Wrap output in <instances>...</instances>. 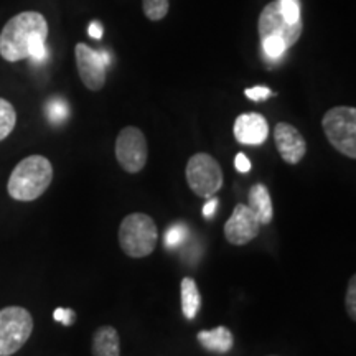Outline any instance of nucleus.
<instances>
[{"label":"nucleus","mask_w":356,"mask_h":356,"mask_svg":"<svg viewBox=\"0 0 356 356\" xmlns=\"http://www.w3.org/2000/svg\"><path fill=\"white\" fill-rule=\"evenodd\" d=\"M48 24L40 12L17 13L0 32V56L15 61L30 58L33 63H43L47 50Z\"/></svg>","instance_id":"f257e3e1"},{"label":"nucleus","mask_w":356,"mask_h":356,"mask_svg":"<svg viewBox=\"0 0 356 356\" xmlns=\"http://www.w3.org/2000/svg\"><path fill=\"white\" fill-rule=\"evenodd\" d=\"M51 180L53 167L50 160L43 155H30L13 168L7 191L17 202H33L48 190Z\"/></svg>","instance_id":"f03ea898"},{"label":"nucleus","mask_w":356,"mask_h":356,"mask_svg":"<svg viewBox=\"0 0 356 356\" xmlns=\"http://www.w3.org/2000/svg\"><path fill=\"white\" fill-rule=\"evenodd\" d=\"M159 231L155 221L145 213H132L119 226V244L129 257L140 259L152 254L157 246Z\"/></svg>","instance_id":"7ed1b4c3"},{"label":"nucleus","mask_w":356,"mask_h":356,"mask_svg":"<svg viewBox=\"0 0 356 356\" xmlns=\"http://www.w3.org/2000/svg\"><path fill=\"white\" fill-rule=\"evenodd\" d=\"M322 127L333 149L348 159H356V109L337 106L327 111Z\"/></svg>","instance_id":"20e7f679"},{"label":"nucleus","mask_w":356,"mask_h":356,"mask_svg":"<svg viewBox=\"0 0 356 356\" xmlns=\"http://www.w3.org/2000/svg\"><path fill=\"white\" fill-rule=\"evenodd\" d=\"M33 332V317L24 307L0 310V356H12L29 341Z\"/></svg>","instance_id":"39448f33"},{"label":"nucleus","mask_w":356,"mask_h":356,"mask_svg":"<svg viewBox=\"0 0 356 356\" xmlns=\"http://www.w3.org/2000/svg\"><path fill=\"white\" fill-rule=\"evenodd\" d=\"M186 181L197 197L211 198L222 186L220 163L208 154H195L186 163Z\"/></svg>","instance_id":"423d86ee"},{"label":"nucleus","mask_w":356,"mask_h":356,"mask_svg":"<svg viewBox=\"0 0 356 356\" xmlns=\"http://www.w3.org/2000/svg\"><path fill=\"white\" fill-rule=\"evenodd\" d=\"M115 159L127 173H139L149 159V145L144 132L137 127H124L115 139Z\"/></svg>","instance_id":"0eeeda50"},{"label":"nucleus","mask_w":356,"mask_h":356,"mask_svg":"<svg viewBox=\"0 0 356 356\" xmlns=\"http://www.w3.org/2000/svg\"><path fill=\"white\" fill-rule=\"evenodd\" d=\"M302 35V20L297 24H289L280 12L279 0L267 3L259 15V37L261 40L277 38L291 48L299 42Z\"/></svg>","instance_id":"6e6552de"},{"label":"nucleus","mask_w":356,"mask_h":356,"mask_svg":"<svg viewBox=\"0 0 356 356\" xmlns=\"http://www.w3.org/2000/svg\"><path fill=\"white\" fill-rule=\"evenodd\" d=\"M79 78L84 86L91 91H99L106 83V66L111 63V58L106 51H96L88 44L78 43L74 48Z\"/></svg>","instance_id":"1a4fd4ad"},{"label":"nucleus","mask_w":356,"mask_h":356,"mask_svg":"<svg viewBox=\"0 0 356 356\" xmlns=\"http://www.w3.org/2000/svg\"><path fill=\"white\" fill-rule=\"evenodd\" d=\"M259 226L261 222L251 208L244 203H238L225 225V238L233 246H244L257 238Z\"/></svg>","instance_id":"9d476101"},{"label":"nucleus","mask_w":356,"mask_h":356,"mask_svg":"<svg viewBox=\"0 0 356 356\" xmlns=\"http://www.w3.org/2000/svg\"><path fill=\"white\" fill-rule=\"evenodd\" d=\"M274 140L284 162L297 165L307 154V142L296 127L287 122H279L274 127Z\"/></svg>","instance_id":"9b49d317"},{"label":"nucleus","mask_w":356,"mask_h":356,"mask_svg":"<svg viewBox=\"0 0 356 356\" xmlns=\"http://www.w3.org/2000/svg\"><path fill=\"white\" fill-rule=\"evenodd\" d=\"M269 136L264 115L257 113L241 114L234 122V137L243 145H261Z\"/></svg>","instance_id":"f8f14e48"},{"label":"nucleus","mask_w":356,"mask_h":356,"mask_svg":"<svg viewBox=\"0 0 356 356\" xmlns=\"http://www.w3.org/2000/svg\"><path fill=\"white\" fill-rule=\"evenodd\" d=\"M249 203L248 207L251 208L252 213L257 216L261 225H269L274 218V207L273 200H270L269 190L266 188V185L256 184L252 185V188L249 190Z\"/></svg>","instance_id":"ddd939ff"},{"label":"nucleus","mask_w":356,"mask_h":356,"mask_svg":"<svg viewBox=\"0 0 356 356\" xmlns=\"http://www.w3.org/2000/svg\"><path fill=\"white\" fill-rule=\"evenodd\" d=\"M92 356H121V338L114 327L97 328L92 337Z\"/></svg>","instance_id":"4468645a"},{"label":"nucleus","mask_w":356,"mask_h":356,"mask_svg":"<svg viewBox=\"0 0 356 356\" xmlns=\"http://www.w3.org/2000/svg\"><path fill=\"white\" fill-rule=\"evenodd\" d=\"M198 341L204 350L215 351V353H228L233 348L234 338L229 328L216 327L213 330H203L198 333Z\"/></svg>","instance_id":"2eb2a0df"},{"label":"nucleus","mask_w":356,"mask_h":356,"mask_svg":"<svg viewBox=\"0 0 356 356\" xmlns=\"http://www.w3.org/2000/svg\"><path fill=\"white\" fill-rule=\"evenodd\" d=\"M180 297H181V312H184L186 320H193L197 317L200 307H202V296H200L198 286L195 279L185 277L180 284Z\"/></svg>","instance_id":"dca6fc26"},{"label":"nucleus","mask_w":356,"mask_h":356,"mask_svg":"<svg viewBox=\"0 0 356 356\" xmlns=\"http://www.w3.org/2000/svg\"><path fill=\"white\" fill-rule=\"evenodd\" d=\"M17 124V113L13 106L3 97H0V142L10 136Z\"/></svg>","instance_id":"f3484780"},{"label":"nucleus","mask_w":356,"mask_h":356,"mask_svg":"<svg viewBox=\"0 0 356 356\" xmlns=\"http://www.w3.org/2000/svg\"><path fill=\"white\" fill-rule=\"evenodd\" d=\"M44 113H47L50 122L60 124L68 119L70 108L68 104H66V101L61 99V97H53V99L47 102V109H44Z\"/></svg>","instance_id":"a211bd4d"},{"label":"nucleus","mask_w":356,"mask_h":356,"mask_svg":"<svg viewBox=\"0 0 356 356\" xmlns=\"http://www.w3.org/2000/svg\"><path fill=\"white\" fill-rule=\"evenodd\" d=\"M142 7L149 20H162L168 13V0H144Z\"/></svg>","instance_id":"6ab92c4d"},{"label":"nucleus","mask_w":356,"mask_h":356,"mask_svg":"<svg viewBox=\"0 0 356 356\" xmlns=\"http://www.w3.org/2000/svg\"><path fill=\"white\" fill-rule=\"evenodd\" d=\"M186 236H188V229L181 225H173L167 229L165 236H163V244L167 249H175L185 241Z\"/></svg>","instance_id":"aec40b11"},{"label":"nucleus","mask_w":356,"mask_h":356,"mask_svg":"<svg viewBox=\"0 0 356 356\" xmlns=\"http://www.w3.org/2000/svg\"><path fill=\"white\" fill-rule=\"evenodd\" d=\"M279 6L284 19H286L289 24H297V22H300L299 0H279Z\"/></svg>","instance_id":"412c9836"},{"label":"nucleus","mask_w":356,"mask_h":356,"mask_svg":"<svg viewBox=\"0 0 356 356\" xmlns=\"http://www.w3.org/2000/svg\"><path fill=\"white\" fill-rule=\"evenodd\" d=\"M345 305H346V314L351 320H356V277L351 275L350 282H348V291H346V299H345Z\"/></svg>","instance_id":"4be33fe9"},{"label":"nucleus","mask_w":356,"mask_h":356,"mask_svg":"<svg viewBox=\"0 0 356 356\" xmlns=\"http://www.w3.org/2000/svg\"><path fill=\"white\" fill-rule=\"evenodd\" d=\"M53 318H55L56 322H60L61 325H65V327H71V325L74 323V320H76V314L71 309L58 307V309L53 312Z\"/></svg>","instance_id":"5701e85b"},{"label":"nucleus","mask_w":356,"mask_h":356,"mask_svg":"<svg viewBox=\"0 0 356 356\" xmlns=\"http://www.w3.org/2000/svg\"><path fill=\"white\" fill-rule=\"evenodd\" d=\"M244 95L252 101H264L273 95V92H270V89L266 86H256V88H248L246 91H244Z\"/></svg>","instance_id":"b1692460"},{"label":"nucleus","mask_w":356,"mask_h":356,"mask_svg":"<svg viewBox=\"0 0 356 356\" xmlns=\"http://www.w3.org/2000/svg\"><path fill=\"white\" fill-rule=\"evenodd\" d=\"M234 167H236V170H238V172L248 173L249 170H251V162H249V159L241 152V154L236 155V159H234Z\"/></svg>","instance_id":"393cba45"},{"label":"nucleus","mask_w":356,"mask_h":356,"mask_svg":"<svg viewBox=\"0 0 356 356\" xmlns=\"http://www.w3.org/2000/svg\"><path fill=\"white\" fill-rule=\"evenodd\" d=\"M218 204H220V200H218V198L211 197L210 200H208V202L204 203V207H203V216L204 218H211L213 215H215Z\"/></svg>","instance_id":"a878e982"},{"label":"nucleus","mask_w":356,"mask_h":356,"mask_svg":"<svg viewBox=\"0 0 356 356\" xmlns=\"http://www.w3.org/2000/svg\"><path fill=\"white\" fill-rule=\"evenodd\" d=\"M88 33L89 37L96 38V40H101L102 37V25L99 24V22H91V25H89L88 29Z\"/></svg>","instance_id":"bb28decb"}]
</instances>
